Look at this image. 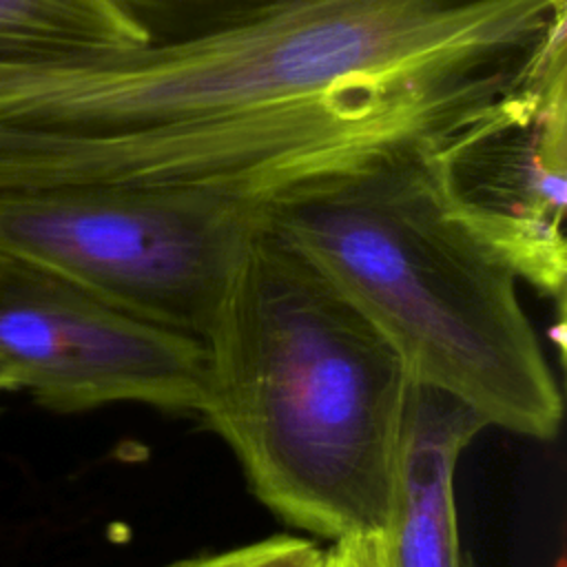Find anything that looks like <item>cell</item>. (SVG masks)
I'll return each instance as SVG.
<instances>
[{
  "mask_svg": "<svg viewBox=\"0 0 567 567\" xmlns=\"http://www.w3.org/2000/svg\"><path fill=\"white\" fill-rule=\"evenodd\" d=\"M148 42L206 33L301 0H115Z\"/></svg>",
  "mask_w": 567,
  "mask_h": 567,
  "instance_id": "cell-9",
  "label": "cell"
},
{
  "mask_svg": "<svg viewBox=\"0 0 567 567\" xmlns=\"http://www.w3.org/2000/svg\"><path fill=\"white\" fill-rule=\"evenodd\" d=\"M434 131L290 179L264 217L396 348L414 381L465 401L489 427L554 439L563 392L518 277L443 204L425 155Z\"/></svg>",
  "mask_w": 567,
  "mask_h": 567,
  "instance_id": "cell-3",
  "label": "cell"
},
{
  "mask_svg": "<svg viewBox=\"0 0 567 567\" xmlns=\"http://www.w3.org/2000/svg\"><path fill=\"white\" fill-rule=\"evenodd\" d=\"M288 184V182H286ZM270 179L82 184L0 195V261L204 339Z\"/></svg>",
  "mask_w": 567,
  "mask_h": 567,
  "instance_id": "cell-4",
  "label": "cell"
},
{
  "mask_svg": "<svg viewBox=\"0 0 567 567\" xmlns=\"http://www.w3.org/2000/svg\"><path fill=\"white\" fill-rule=\"evenodd\" d=\"M0 359L60 414L113 403L199 414L206 394L202 339L11 261H0Z\"/></svg>",
  "mask_w": 567,
  "mask_h": 567,
  "instance_id": "cell-6",
  "label": "cell"
},
{
  "mask_svg": "<svg viewBox=\"0 0 567 567\" xmlns=\"http://www.w3.org/2000/svg\"><path fill=\"white\" fill-rule=\"evenodd\" d=\"M465 401L414 381L401 430L381 567H463L454 474L463 450L487 430Z\"/></svg>",
  "mask_w": 567,
  "mask_h": 567,
  "instance_id": "cell-7",
  "label": "cell"
},
{
  "mask_svg": "<svg viewBox=\"0 0 567 567\" xmlns=\"http://www.w3.org/2000/svg\"><path fill=\"white\" fill-rule=\"evenodd\" d=\"M565 24L558 18L501 89L425 144L447 210L558 306L567 279Z\"/></svg>",
  "mask_w": 567,
  "mask_h": 567,
  "instance_id": "cell-5",
  "label": "cell"
},
{
  "mask_svg": "<svg viewBox=\"0 0 567 567\" xmlns=\"http://www.w3.org/2000/svg\"><path fill=\"white\" fill-rule=\"evenodd\" d=\"M18 388V379L13 374V370L0 359V392H16Z\"/></svg>",
  "mask_w": 567,
  "mask_h": 567,
  "instance_id": "cell-12",
  "label": "cell"
},
{
  "mask_svg": "<svg viewBox=\"0 0 567 567\" xmlns=\"http://www.w3.org/2000/svg\"><path fill=\"white\" fill-rule=\"evenodd\" d=\"M567 0H301L124 51L0 55V195L288 182L472 106Z\"/></svg>",
  "mask_w": 567,
  "mask_h": 567,
  "instance_id": "cell-1",
  "label": "cell"
},
{
  "mask_svg": "<svg viewBox=\"0 0 567 567\" xmlns=\"http://www.w3.org/2000/svg\"><path fill=\"white\" fill-rule=\"evenodd\" d=\"M326 549L301 536H268L217 554L175 560L166 567H323Z\"/></svg>",
  "mask_w": 567,
  "mask_h": 567,
  "instance_id": "cell-10",
  "label": "cell"
},
{
  "mask_svg": "<svg viewBox=\"0 0 567 567\" xmlns=\"http://www.w3.org/2000/svg\"><path fill=\"white\" fill-rule=\"evenodd\" d=\"M146 42L115 0H0V55L124 51Z\"/></svg>",
  "mask_w": 567,
  "mask_h": 567,
  "instance_id": "cell-8",
  "label": "cell"
},
{
  "mask_svg": "<svg viewBox=\"0 0 567 567\" xmlns=\"http://www.w3.org/2000/svg\"><path fill=\"white\" fill-rule=\"evenodd\" d=\"M199 416L281 520L379 536L414 383L396 348L264 217L204 334Z\"/></svg>",
  "mask_w": 567,
  "mask_h": 567,
  "instance_id": "cell-2",
  "label": "cell"
},
{
  "mask_svg": "<svg viewBox=\"0 0 567 567\" xmlns=\"http://www.w3.org/2000/svg\"><path fill=\"white\" fill-rule=\"evenodd\" d=\"M323 567H381L377 536H357L332 543Z\"/></svg>",
  "mask_w": 567,
  "mask_h": 567,
  "instance_id": "cell-11",
  "label": "cell"
}]
</instances>
